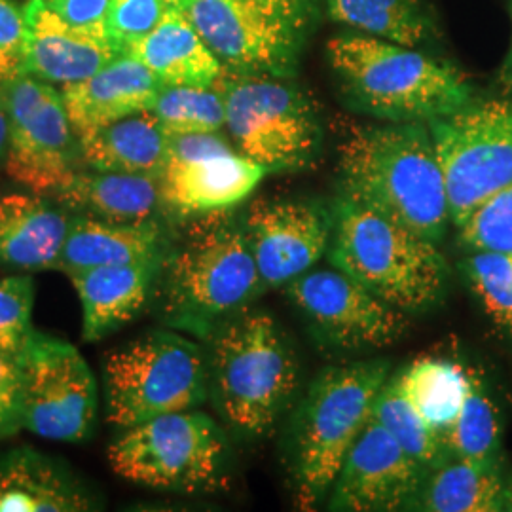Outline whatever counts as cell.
Segmentation results:
<instances>
[{
	"label": "cell",
	"instance_id": "obj_17",
	"mask_svg": "<svg viewBox=\"0 0 512 512\" xmlns=\"http://www.w3.org/2000/svg\"><path fill=\"white\" fill-rule=\"evenodd\" d=\"M425 471L374 418L351 446L330 488V509L387 512L406 509Z\"/></svg>",
	"mask_w": 512,
	"mask_h": 512
},
{
	"label": "cell",
	"instance_id": "obj_24",
	"mask_svg": "<svg viewBox=\"0 0 512 512\" xmlns=\"http://www.w3.org/2000/svg\"><path fill=\"white\" fill-rule=\"evenodd\" d=\"M57 200L78 215L109 222L152 220L164 205L160 177L97 169L76 173Z\"/></svg>",
	"mask_w": 512,
	"mask_h": 512
},
{
	"label": "cell",
	"instance_id": "obj_8",
	"mask_svg": "<svg viewBox=\"0 0 512 512\" xmlns=\"http://www.w3.org/2000/svg\"><path fill=\"white\" fill-rule=\"evenodd\" d=\"M109 420L120 429L192 410L207 393L202 349L181 334L154 330L110 353L105 363Z\"/></svg>",
	"mask_w": 512,
	"mask_h": 512
},
{
	"label": "cell",
	"instance_id": "obj_37",
	"mask_svg": "<svg viewBox=\"0 0 512 512\" xmlns=\"http://www.w3.org/2000/svg\"><path fill=\"white\" fill-rule=\"evenodd\" d=\"M25 16L10 0H0V82L25 74Z\"/></svg>",
	"mask_w": 512,
	"mask_h": 512
},
{
	"label": "cell",
	"instance_id": "obj_35",
	"mask_svg": "<svg viewBox=\"0 0 512 512\" xmlns=\"http://www.w3.org/2000/svg\"><path fill=\"white\" fill-rule=\"evenodd\" d=\"M458 228L473 251H512V184L480 203Z\"/></svg>",
	"mask_w": 512,
	"mask_h": 512
},
{
	"label": "cell",
	"instance_id": "obj_18",
	"mask_svg": "<svg viewBox=\"0 0 512 512\" xmlns=\"http://www.w3.org/2000/svg\"><path fill=\"white\" fill-rule=\"evenodd\" d=\"M25 74L44 82L73 84L90 78L122 54L109 38L74 29L52 12L44 0H29L23 8Z\"/></svg>",
	"mask_w": 512,
	"mask_h": 512
},
{
	"label": "cell",
	"instance_id": "obj_7",
	"mask_svg": "<svg viewBox=\"0 0 512 512\" xmlns=\"http://www.w3.org/2000/svg\"><path fill=\"white\" fill-rule=\"evenodd\" d=\"M285 78L222 69L213 84L222 93L226 128L239 152L268 173L310 165L323 137L310 97Z\"/></svg>",
	"mask_w": 512,
	"mask_h": 512
},
{
	"label": "cell",
	"instance_id": "obj_34",
	"mask_svg": "<svg viewBox=\"0 0 512 512\" xmlns=\"http://www.w3.org/2000/svg\"><path fill=\"white\" fill-rule=\"evenodd\" d=\"M35 285L27 275L6 277L0 281V351L21 361L33 334Z\"/></svg>",
	"mask_w": 512,
	"mask_h": 512
},
{
	"label": "cell",
	"instance_id": "obj_12",
	"mask_svg": "<svg viewBox=\"0 0 512 512\" xmlns=\"http://www.w3.org/2000/svg\"><path fill=\"white\" fill-rule=\"evenodd\" d=\"M10 133L8 175L33 194H57L71 183L80 156L61 93L35 76L23 74L0 86Z\"/></svg>",
	"mask_w": 512,
	"mask_h": 512
},
{
	"label": "cell",
	"instance_id": "obj_44",
	"mask_svg": "<svg viewBox=\"0 0 512 512\" xmlns=\"http://www.w3.org/2000/svg\"><path fill=\"white\" fill-rule=\"evenodd\" d=\"M0 86H2V82H0Z\"/></svg>",
	"mask_w": 512,
	"mask_h": 512
},
{
	"label": "cell",
	"instance_id": "obj_33",
	"mask_svg": "<svg viewBox=\"0 0 512 512\" xmlns=\"http://www.w3.org/2000/svg\"><path fill=\"white\" fill-rule=\"evenodd\" d=\"M467 275L488 315L512 334V251H473Z\"/></svg>",
	"mask_w": 512,
	"mask_h": 512
},
{
	"label": "cell",
	"instance_id": "obj_3",
	"mask_svg": "<svg viewBox=\"0 0 512 512\" xmlns=\"http://www.w3.org/2000/svg\"><path fill=\"white\" fill-rule=\"evenodd\" d=\"M330 67L351 101L389 122H431L473 101L448 63L384 38L342 35L327 44Z\"/></svg>",
	"mask_w": 512,
	"mask_h": 512
},
{
	"label": "cell",
	"instance_id": "obj_10",
	"mask_svg": "<svg viewBox=\"0 0 512 512\" xmlns=\"http://www.w3.org/2000/svg\"><path fill=\"white\" fill-rule=\"evenodd\" d=\"M110 467L129 482L173 492L213 488L226 465V439L202 412H173L124 429Z\"/></svg>",
	"mask_w": 512,
	"mask_h": 512
},
{
	"label": "cell",
	"instance_id": "obj_2",
	"mask_svg": "<svg viewBox=\"0 0 512 512\" xmlns=\"http://www.w3.org/2000/svg\"><path fill=\"white\" fill-rule=\"evenodd\" d=\"M160 310L169 325L207 336L266 287L243 222L228 209L194 220L167 251L160 272Z\"/></svg>",
	"mask_w": 512,
	"mask_h": 512
},
{
	"label": "cell",
	"instance_id": "obj_28",
	"mask_svg": "<svg viewBox=\"0 0 512 512\" xmlns=\"http://www.w3.org/2000/svg\"><path fill=\"white\" fill-rule=\"evenodd\" d=\"M395 378L404 397L444 442L467 395V368L448 359L423 357Z\"/></svg>",
	"mask_w": 512,
	"mask_h": 512
},
{
	"label": "cell",
	"instance_id": "obj_1",
	"mask_svg": "<svg viewBox=\"0 0 512 512\" xmlns=\"http://www.w3.org/2000/svg\"><path fill=\"white\" fill-rule=\"evenodd\" d=\"M342 198L361 203L439 243L450 205L427 122L349 129L340 145Z\"/></svg>",
	"mask_w": 512,
	"mask_h": 512
},
{
	"label": "cell",
	"instance_id": "obj_15",
	"mask_svg": "<svg viewBox=\"0 0 512 512\" xmlns=\"http://www.w3.org/2000/svg\"><path fill=\"white\" fill-rule=\"evenodd\" d=\"M287 294L313 329L338 348H384L395 344L408 327L404 311L338 268L296 277L287 285Z\"/></svg>",
	"mask_w": 512,
	"mask_h": 512
},
{
	"label": "cell",
	"instance_id": "obj_22",
	"mask_svg": "<svg viewBox=\"0 0 512 512\" xmlns=\"http://www.w3.org/2000/svg\"><path fill=\"white\" fill-rule=\"evenodd\" d=\"M124 54L143 63L164 86L209 88L224 69L184 8L175 4H169L164 18L148 35L128 44Z\"/></svg>",
	"mask_w": 512,
	"mask_h": 512
},
{
	"label": "cell",
	"instance_id": "obj_39",
	"mask_svg": "<svg viewBox=\"0 0 512 512\" xmlns=\"http://www.w3.org/2000/svg\"><path fill=\"white\" fill-rule=\"evenodd\" d=\"M44 2L59 18L73 25L74 29L90 33L93 37L109 38L107 25H109L110 0H44Z\"/></svg>",
	"mask_w": 512,
	"mask_h": 512
},
{
	"label": "cell",
	"instance_id": "obj_16",
	"mask_svg": "<svg viewBox=\"0 0 512 512\" xmlns=\"http://www.w3.org/2000/svg\"><path fill=\"white\" fill-rule=\"evenodd\" d=\"M329 213L310 202L256 200L243 220L264 287L289 285L310 272L332 239Z\"/></svg>",
	"mask_w": 512,
	"mask_h": 512
},
{
	"label": "cell",
	"instance_id": "obj_25",
	"mask_svg": "<svg viewBox=\"0 0 512 512\" xmlns=\"http://www.w3.org/2000/svg\"><path fill=\"white\" fill-rule=\"evenodd\" d=\"M90 509V495L73 476L35 450H18L0 463V512Z\"/></svg>",
	"mask_w": 512,
	"mask_h": 512
},
{
	"label": "cell",
	"instance_id": "obj_9",
	"mask_svg": "<svg viewBox=\"0 0 512 512\" xmlns=\"http://www.w3.org/2000/svg\"><path fill=\"white\" fill-rule=\"evenodd\" d=\"M184 12L224 69L289 78L315 0H190Z\"/></svg>",
	"mask_w": 512,
	"mask_h": 512
},
{
	"label": "cell",
	"instance_id": "obj_20",
	"mask_svg": "<svg viewBox=\"0 0 512 512\" xmlns=\"http://www.w3.org/2000/svg\"><path fill=\"white\" fill-rule=\"evenodd\" d=\"M164 228L156 220L109 222L78 215L69 232L57 270L73 275L93 268L137 264L167 255Z\"/></svg>",
	"mask_w": 512,
	"mask_h": 512
},
{
	"label": "cell",
	"instance_id": "obj_31",
	"mask_svg": "<svg viewBox=\"0 0 512 512\" xmlns=\"http://www.w3.org/2000/svg\"><path fill=\"white\" fill-rule=\"evenodd\" d=\"M372 418L387 429L425 473L448 458L444 442L404 397L397 378H387L372 406Z\"/></svg>",
	"mask_w": 512,
	"mask_h": 512
},
{
	"label": "cell",
	"instance_id": "obj_23",
	"mask_svg": "<svg viewBox=\"0 0 512 512\" xmlns=\"http://www.w3.org/2000/svg\"><path fill=\"white\" fill-rule=\"evenodd\" d=\"M69 219L40 194L0 196V262L35 272L57 268Z\"/></svg>",
	"mask_w": 512,
	"mask_h": 512
},
{
	"label": "cell",
	"instance_id": "obj_14",
	"mask_svg": "<svg viewBox=\"0 0 512 512\" xmlns=\"http://www.w3.org/2000/svg\"><path fill=\"white\" fill-rule=\"evenodd\" d=\"M266 169L230 147L217 133L173 135L160 175L165 207L179 215H205L243 202Z\"/></svg>",
	"mask_w": 512,
	"mask_h": 512
},
{
	"label": "cell",
	"instance_id": "obj_4",
	"mask_svg": "<svg viewBox=\"0 0 512 512\" xmlns=\"http://www.w3.org/2000/svg\"><path fill=\"white\" fill-rule=\"evenodd\" d=\"M329 258L334 268L404 313L437 304L448 281L437 241L346 198L332 224Z\"/></svg>",
	"mask_w": 512,
	"mask_h": 512
},
{
	"label": "cell",
	"instance_id": "obj_42",
	"mask_svg": "<svg viewBox=\"0 0 512 512\" xmlns=\"http://www.w3.org/2000/svg\"><path fill=\"white\" fill-rule=\"evenodd\" d=\"M503 82L512 88V42L511 50H509V55H507V61H505V67H503Z\"/></svg>",
	"mask_w": 512,
	"mask_h": 512
},
{
	"label": "cell",
	"instance_id": "obj_29",
	"mask_svg": "<svg viewBox=\"0 0 512 512\" xmlns=\"http://www.w3.org/2000/svg\"><path fill=\"white\" fill-rule=\"evenodd\" d=\"M330 18L370 37L418 46L431 33L427 12L418 0H327Z\"/></svg>",
	"mask_w": 512,
	"mask_h": 512
},
{
	"label": "cell",
	"instance_id": "obj_13",
	"mask_svg": "<svg viewBox=\"0 0 512 512\" xmlns=\"http://www.w3.org/2000/svg\"><path fill=\"white\" fill-rule=\"evenodd\" d=\"M23 427L42 439L86 440L97 416V385L80 351L35 332L21 361Z\"/></svg>",
	"mask_w": 512,
	"mask_h": 512
},
{
	"label": "cell",
	"instance_id": "obj_27",
	"mask_svg": "<svg viewBox=\"0 0 512 512\" xmlns=\"http://www.w3.org/2000/svg\"><path fill=\"white\" fill-rule=\"evenodd\" d=\"M503 480L497 465L442 459L421 478L406 509L427 512H494L501 509Z\"/></svg>",
	"mask_w": 512,
	"mask_h": 512
},
{
	"label": "cell",
	"instance_id": "obj_43",
	"mask_svg": "<svg viewBox=\"0 0 512 512\" xmlns=\"http://www.w3.org/2000/svg\"><path fill=\"white\" fill-rule=\"evenodd\" d=\"M169 2H171V4H175V6H181V8H184L190 0H169Z\"/></svg>",
	"mask_w": 512,
	"mask_h": 512
},
{
	"label": "cell",
	"instance_id": "obj_26",
	"mask_svg": "<svg viewBox=\"0 0 512 512\" xmlns=\"http://www.w3.org/2000/svg\"><path fill=\"white\" fill-rule=\"evenodd\" d=\"M167 133L152 110L126 116L78 137L80 158L97 171L160 177L167 158Z\"/></svg>",
	"mask_w": 512,
	"mask_h": 512
},
{
	"label": "cell",
	"instance_id": "obj_5",
	"mask_svg": "<svg viewBox=\"0 0 512 512\" xmlns=\"http://www.w3.org/2000/svg\"><path fill=\"white\" fill-rule=\"evenodd\" d=\"M211 378L224 418L241 433L262 437L289 406L298 363L274 317L245 311L213 332Z\"/></svg>",
	"mask_w": 512,
	"mask_h": 512
},
{
	"label": "cell",
	"instance_id": "obj_6",
	"mask_svg": "<svg viewBox=\"0 0 512 512\" xmlns=\"http://www.w3.org/2000/svg\"><path fill=\"white\" fill-rule=\"evenodd\" d=\"M387 378L385 361H361L332 366L311 384L293 431L294 486L302 509H313L330 494Z\"/></svg>",
	"mask_w": 512,
	"mask_h": 512
},
{
	"label": "cell",
	"instance_id": "obj_38",
	"mask_svg": "<svg viewBox=\"0 0 512 512\" xmlns=\"http://www.w3.org/2000/svg\"><path fill=\"white\" fill-rule=\"evenodd\" d=\"M23 429V370L0 351V439Z\"/></svg>",
	"mask_w": 512,
	"mask_h": 512
},
{
	"label": "cell",
	"instance_id": "obj_30",
	"mask_svg": "<svg viewBox=\"0 0 512 512\" xmlns=\"http://www.w3.org/2000/svg\"><path fill=\"white\" fill-rule=\"evenodd\" d=\"M458 418L444 433L446 454L478 465H497L499 421L497 408L473 368Z\"/></svg>",
	"mask_w": 512,
	"mask_h": 512
},
{
	"label": "cell",
	"instance_id": "obj_21",
	"mask_svg": "<svg viewBox=\"0 0 512 512\" xmlns=\"http://www.w3.org/2000/svg\"><path fill=\"white\" fill-rule=\"evenodd\" d=\"M164 258L69 275L82 304V336L86 342L105 338L141 311L160 277Z\"/></svg>",
	"mask_w": 512,
	"mask_h": 512
},
{
	"label": "cell",
	"instance_id": "obj_40",
	"mask_svg": "<svg viewBox=\"0 0 512 512\" xmlns=\"http://www.w3.org/2000/svg\"><path fill=\"white\" fill-rule=\"evenodd\" d=\"M8 133H10V124H8V116L6 110L0 109V156L6 152L8 148Z\"/></svg>",
	"mask_w": 512,
	"mask_h": 512
},
{
	"label": "cell",
	"instance_id": "obj_36",
	"mask_svg": "<svg viewBox=\"0 0 512 512\" xmlns=\"http://www.w3.org/2000/svg\"><path fill=\"white\" fill-rule=\"evenodd\" d=\"M169 4V0H110V40L124 54L128 44L145 37L160 23Z\"/></svg>",
	"mask_w": 512,
	"mask_h": 512
},
{
	"label": "cell",
	"instance_id": "obj_19",
	"mask_svg": "<svg viewBox=\"0 0 512 512\" xmlns=\"http://www.w3.org/2000/svg\"><path fill=\"white\" fill-rule=\"evenodd\" d=\"M164 84L131 55L120 54L86 80L65 84L61 97L76 137L152 110Z\"/></svg>",
	"mask_w": 512,
	"mask_h": 512
},
{
	"label": "cell",
	"instance_id": "obj_41",
	"mask_svg": "<svg viewBox=\"0 0 512 512\" xmlns=\"http://www.w3.org/2000/svg\"><path fill=\"white\" fill-rule=\"evenodd\" d=\"M501 509L512 512V476L503 482V495H501Z\"/></svg>",
	"mask_w": 512,
	"mask_h": 512
},
{
	"label": "cell",
	"instance_id": "obj_11",
	"mask_svg": "<svg viewBox=\"0 0 512 512\" xmlns=\"http://www.w3.org/2000/svg\"><path fill=\"white\" fill-rule=\"evenodd\" d=\"M429 124L458 228L476 207L512 184V97L465 107Z\"/></svg>",
	"mask_w": 512,
	"mask_h": 512
},
{
	"label": "cell",
	"instance_id": "obj_32",
	"mask_svg": "<svg viewBox=\"0 0 512 512\" xmlns=\"http://www.w3.org/2000/svg\"><path fill=\"white\" fill-rule=\"evenodd\" d=\"M152 112L167 137L217 133L226 126L224 99L215 86H164Z\"/></svg>",
	"mask_w": 512,
	"mask_h": 512
}]
</instances>
